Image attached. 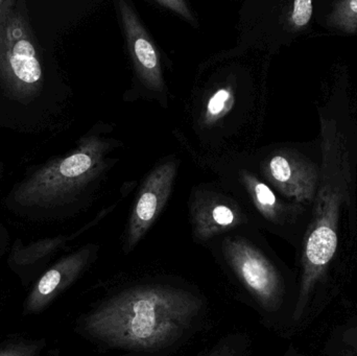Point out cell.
<instances>
[{
    "label": "cell",
    "instance_id": "18",
    "mask_svg": "<svg viewBox=\"0 0 357 356\" xmlns=\"http://www.w3.org/2000/svg\"><path fill=\"white\" fill-rule=\"evenodd\" d=\"M1 356H20V355H15V353H6V355H3Z\"/></svg>",
    "mask_w": 357,
    "mask_h": 356
},
{
    "label": "cell",
    "instance_id": "12",
    "mask_svg": "<svg viewBox=\"0 0 357 356\" xmlns=\"http://www.w3.org/2000/svg\"><path fill=\"white\" fill-rule=\"evenodd\" d=\"M324 356H357V316L337 326L325 343Z\"/></svg>",
    "mask_w": 357,
    "mask_h": 356
},
{
    "label": "cell",
    "instance_id": "15",
    "mask_svg": "<svg viewBox=\"0 0 357 356\" xmlns=\"http://www.w3.org/2000/svg\"><path fill=\"white\" fill-rule=\"evenodd\" d=\"M159 6H165V8L173 10L176 14L180 15L183 18L186 19L189 22L195 23V17L191 14L188 6L182 0H157Z\"/></svg>",
    "mask_w": 357,
    "mask_h": 356
},
{
    "label": "cell",
    "instance_id": "7",
    "mask_svg": "<svg viewBox=\"0 0 357 356\" xmlns=\"http://www.w3.org/2000/svg\"><path fill=\"white\" fill-rule=\"evenodd\" d=\"M177 171V161H165L153 169L142 184L123 235L126 254H130L139 245L162 212L171 196Z\"/></svg>",
    "mask_w": 357,
    "mask_h": 356
},
{
    "label": "cell",
    "instance_id": "6",
    "mask_svg": "<svg viewBox=\"0 0 357 356\" xmlns=\"http://www.w3.org/2000/svg\"><path fill=\"white\" fill-rule=\"evenodd\" d=\"M241 180L264 227L289 242L297 253L307 230L312 210L283 198L249 171H241Z\"/></svg>",
    "mask_w": 357,
    "mask_h": 356
},
{
    "label": "cell",
    "instance_id": "1",
    "mask_svg": "<svg viewBox=\"0 0 357 356\" xmlns=\"http://www.w3.org/2000/svg\"><path fill=\"white\" fill-rule=\"evenodd\" d=\"M209 314L199 288L159 277L111 293L84 317L82 330L117 356H171L204 330Z\"/></svg>",
    "mask_w": 357,
    "mask_h": 356
},
{
    "label": "cell",
    "instance_id": "8",
    "mask_svg": "<svg viewBox=\"0 0 357 356\" xmlns=\"http://www.w3.org/2000/svg\"><path fill=\"white\" fill-rule=\"evenodd\" d=\"M128 48L140 81L148 89H165L160 56L135 10L128 2H117Z\"/></svg>",
    "mask_w": 357,
    "mask_h": 356
},
{
    "label": "cell",
    "instance_id": "14",
    "mask_svg": "<svg viewBox=\"0 0 357 356\" xmlns=\"http://www.w3.org/2000/svg\"><path fill=\"white\" fill-rule=\"evenodd\" d=\"M234 104V96L230 87L218 89L210 98L206 109V123H213L229 112Z\"/></svg>",
    "mask_w": 357,
    "mask_h": 356
},
{
    "label": "cell",
    "instance_id": "4",
    "mask_svg": "<svg viewBox=\"0 0 357 356\" xmlns=\"http://www.w3.org/2000/svg\"><path fill=\"white\" fill-rule=\"evenodd\" d=\"M8 0L0 18V83L16 100L29 102L39 94L43 70L22 8Z\"/></svg>",
    "mask_w": 357,
    "mask_h": 356
},
{
    "label": "cell",
    "instance_id": "17",
    "mask_svg": "<svg viewBox=\"0 0 357 356\" xmlns=\"http://www.w3.org/2000/svg\"><path fill=\"white\" fill-rule=\"evenodd\" d=\"M6 3H8V0H0V18H1L4 10H6Z\"/></svg>",
    "mask_w": 357,
    "mask_h": 356
},
{
    "label": "cell",
    "instance_id": "11",
    "mask_svg": "<svg viewBox=\"0 0 357 356\" xmlns=\"http://www.w3.org/2000/svg\"><path fill=\"white\" fill-rule=\"evenodd\" d=\"M314 23L331 36H357V0H317Z\"/></svg>",
    "mask_w": 357,
    "mask_h": 356
},
{
    "label": "cell",
    "instance_id": "9",
    "mask_svg": "<svg viewBox=\"0 0 357 356\" xmlns=\"http://www.w3.org/2000/svg\"><path fill=\"white\" fill-rule=\"evenodd\" d=\"M192 238L197 244L210 242L249 225V217L230 199L222 196L199 199L190 210Z\"/></svg>",
    "mask_w": 357,
    "mask_h": 356
},
{
    "label": "cell",
    "instance_id": "16",
    "mask_svg": "<svg viewBox=\"0 0 357 356\" xmlns=\"http://www.w3.org/2000/svg\"><path fill=\"white\" fill-rule=\"evenodd\" d=\"M281 356H304L302 355L301 353H300L299 350H298L297 348H296L295 346H293V345H291V346L289 347V348L287 349V351H285L284 353H283Z\"/></svg>",
    "mask_w": 357,
    "mask_h": 356
},
{
    "label": "cell",
    "instance_id": "13",
    "mask_svg": "<svg viewBox=\"0 0 357 356\" xmlns=\"http://www.w3.org/2000/svg\"><path fill=\"white\" fill-rule=\"evenodd\" d=\"M251 350L250 334L245 332H232L218 339L197 356H250Z\"/></svg>",
    "mask_w": 357,
    "mask_h": 356
},
{
    "label": "cell",
    "instance_id": "3",
    "mask_svg": "<svg viewBox=\"0 0 357 356\" xmlns=\"http://www.w3.org/2000/svg\"><path fill=\"white\" fill-rule=\"evenodd\" d=\"M109 150L106 140L84 137L73 153L50 161L22 182L14 192L15 202L48 207L71 200L104 173Z\"/></svg>",
    "mask_w": 357,
    "mask_h": 356
},
{
    "label": "cell",
    "instance_id": "2",
    "mask_svg": "<svg viewBox=\"0 0 357 356\" xmlns=\"http://www.w3.org/2000/svg\"><path fill=\"white\" fill-rule=\"evenodd\" d=\"M239 298L260 323L283 339L291 338L298 297V274L261 238L235 231L207 245Z\"/></svg>",
    "mask_w": 357,
    "mask_h": 356
},
{
    "label": "cell",
    "instance_id": "5",
    "mask_svg": "<svg viewBox=\"0 0 357 356\" xmlns=\"http://www.w3.org/2000/svg\"><path fill=\"white\" fill-rule=\"evenodd\" d=\"M260 169L277 194L312 210L320 181L318 139L304 146L275 148L261 161Z\"/></svg>",
    "mask_w": 357,
    "mask_h": 356
},
{
    "label": "cell",
    "instance_id": "10",
    "mask_svg": "<svg viewBox=\"0 0 357 356\" xmlns=\"http://www.w3.org/2000/svg\"><path fill=\"white\" fill-rule=\"evenodd\" d=\"M98 250V246L89 245L54 265L40 279L31 297V307L41 304L42 300L47 302L63 288L70 286L93 263Z\"/></svg>",
    "mask_w": 357,
    "mask_h": 356
}]
</instances>
